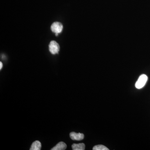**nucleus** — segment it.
<instances>
[{"label": "nucleus", "instance_id": "2", "mask_svg": "<svg viewBox=\"0 0 150 150\" xmlns=\"http://www.w3.org/2000/svg\"><path fill=\"white\" fill-rule=\"evenodd\" d=\"M49 50L51 54L53 55L59 54V50H60V46L59 43H57L54 40L51 41L49 43Z\"/></svg>", "mask_w": 150, "mask_h": 150}, {"label": "nucleus", "instance_id": "7", "mask_svg": "<svg viewBox=\"0 0 150 150\" xmlns=\"http://www.w3.org/2000/svg\"><path fill=\"white\" fill-rule=\"evenodd\" d=\"M73 150H84L85 149V145L83 143L79 144H73L72 145Z\"/></svg>", "mask_w": 150, "mask_h": 150}, {"label": "nucleus", "instance_id": "5", "mask_svg": "<svg viewBox=\"0 0 150 150\" xmlns=\"http://www.w3.org/2000/svg\"><path fill=\"white\" fill-rule=\"evenodd\" d=\"M67 146L65 143L60 142L58 143L55 146L51 149V150H64L67 149Z\"/></svg>", "mask_w": 150, "mask_h": 150}, {"label": "nucleus", "instance_id": "1", "mask_svg": "<svg viewBox=\"0 0 150 150\" xmlns=\"http://www.w3.org/2000/svg\"><path fill=\"white\" fill-rule=\"evenodd\" d=\"M147 80L148 77L145 74L141 75L135 84V86L137 89L142 88L144 86Z\"/></svg>", "mask_w": 150, "mask_h": 150}, {"label": "nucleus", "instance_id": "3", "mask_svg": "<svg viewBox=\"0 0 150 150\" xmlns=\"http://www.w3.org/2000/svg\"><path fill=\"white\" fill-rule=\"evenodd\" d=\"M51 28L52 32L59 34L62 32L63 26L61 23L56 22L51 25Z\"/></svg>", "mask_w": 150, "mask_h": 150}, {"label": "nucleus", "instance_id": "8", "mask_svg": "<svg viewBox=\"0 0 150 150\" xmlns=\"http://www.w3.org/2000/svg\"><path fill=\"white\" fill-rule=\"evenodd\" d=\"M93 150H108L109 149H108L105 146L102 145H96L93 147Z\"/></svg>", "mask_w": 150, "mask_h": 150}, {"label": "nucleus", "instance_id": "6", "mask_svg": "<svg viewBox=\"0 0 150 150\" xmlns=\"http://www.w3.org/2000/svg\"><path fill=\"white\" fill-rule=\"evenodd\" d=\"M41 144L39 141H35L31 145L30 150H40L41 149Z\"/></svg>", "mask_w": 150, "mask_h": 150}, {"label": "nucleus", "instance_id": "9", "mask_svg": "<svg viewBox=\"0 0 150 150\" xmlns=\"http://www.w3.org/2000/svg\"><path fill=\"white\" fill-rule=\"evenodd\" d=\"M3 67V64L1 62H0V69H1Z\"/></svg>", "mask_w": 150, "mask_h": 150}, {"label": "nucleus", "instance_id": "4", "mask_svg": "<svg viewBox=\"0 0 150 150\" xmlns=\"http://www.w3.org/2000/svg\"><path fill=\"white\" fill-rule=\"evenodd\" d=\"M70 138L72 140L75 141H81L83 139V134L81 133H76L75 132H71L70 134Z\"/></svg>", "mask_w": 150, "mask_h": 150}]
</instances>
